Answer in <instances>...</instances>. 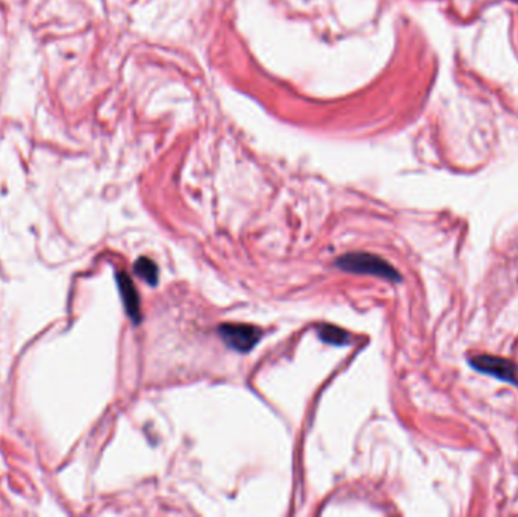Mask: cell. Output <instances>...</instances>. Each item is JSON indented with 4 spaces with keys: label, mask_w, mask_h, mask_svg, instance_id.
<instances>
[{
    "label": "cell",
    "mask_w": 518,
    "mask_h": 517,
    "mask_svg": "<svg viewBox=\"0 0 518 517\" xmlns=\"http://www.w3.org/2000/svg\"><path fill=\"white\" fill-rule=\"evenodd\" d=\"M335 266L338 268H341L343 272L348 273L378 276L388 281H394V283H400L402 281V276L396 268L388 264L384 258L373 254H364V252L346 254L338 258L335 261Z\"/></svg>",
    "instance_id": "6da1fadb"
},
{
    "label": "cell",
    "mask_w": 518,
    "mask_h": 517,
    "mask_svg": "<svg viewBox=\"0 0 518 517\" xmlns=\"http://www.w3.org/2000/svg\"><path fill=\"white\" fill-rule=\"evenodd\" d=\"M219 335L228 347L236 352H250L261 340V330L253 325L223 323L219 327Z\"/></svg>",
    "instance_id": "7a4b0ae2"
},
{
    "label": "cell",
    "mask_w": 518,
    "mask_h": 517,
    "mask_svg": "<svg viewBox=\"0 0 518 517\" xmlns=\"http://www.w3.org/2000/svg\"><path fill=\"white\" fill-rule=\"evenodd\" d=\"M470 366L483 375L497 378L508 384L518 386V364L511 359L494 355H479L470 359Z\"/></svg>",
    "instance_id": "3957f363"
},
{
    "label": "cell",
    "mask_w": 518,
    "mask_h": 517,
    "mask_svg": "<svg viewBox=\"0 0 518 517\" xmlns=\"http://www.w3.org/2000/svg\"><path fill=\"white\" fill-rule=\"evenodd\" d=\"M116 278H117V285H119L123 305H125L128 316L135 325H138L141 322V303H140V296H138L137 288H135L133 281L125 272H119Z\"/></svg>",
    "instance_id": "277c9868"
},
{
    "label": "cell",
    "mask_w": 518,
    "mask_h": 517,
    "mask_svg": "<svg viewBox=\"0 0 518 517\" xmlns=\"http://www.w3.org/2000/svg\"><path fill=\"white\" fill-rule=\"evenodd\" d=\"M133 272L137 276H140L144 283L149 285L158 284V276H160V271H158V266L148 256H141L137 260L133 266Z\"/></svg>",
    "instance_id": "5b68a950"
},
{
    "label": "cell",
    "mask_w": 518,
    "mask_h": 517,
    "mask_svg": "<svg viewBox=\"0 0 518 517\" xmlns=\"http://www.w3.org/2000/svg\"><path fill=\"white\" fill-rule=\"evenodd\" d=\"M319 335L324 343L335 346L348 344V342H351V334L338 327H332V325H321L319 330Z\"/></svg>",
    "instance_id": "8992f818"
}]
</instances>
